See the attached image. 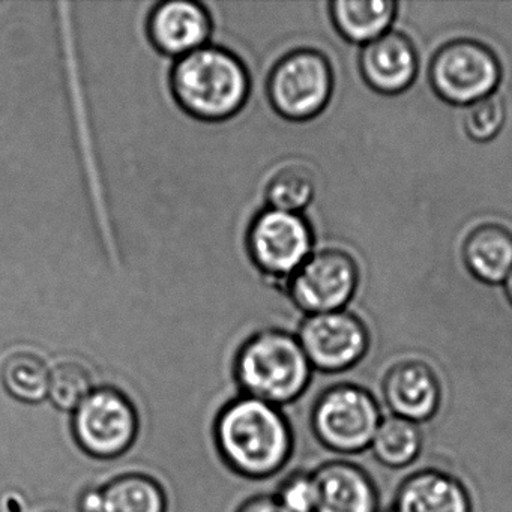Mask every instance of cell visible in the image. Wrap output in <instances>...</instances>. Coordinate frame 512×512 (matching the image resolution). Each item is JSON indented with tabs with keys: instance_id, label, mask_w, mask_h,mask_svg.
Segmentation results:
<instances>
[{
	"instance_id": "cell-1",
	"label": "cell",
	"mask_w": 512,
	"mask_h": 512,
	"mask_svg": "<svg viewBox=\"0 0 512 512\" xmlns=\"http://www.w3.org/2000/svg\"><path fill=\"white\" fill-rule=\"evenodd\" d=\"M215 442L227 466L251 479L274 478L289 466L295 451V434L283 407L244 394L221 410Z\"/></svg>"
},
{
	"instance_id": "cell-2",
	"label": "cell",
	"mask_w": 512,
	"mask_h": 512,
	"mask_svg": "<svg viewBox=\"0 0 512 512\" xmlns=\"http://www.w3.org/2000/svg\"><path fill=\"white\" fill-rule=\"evenodd\" d=\"M170 89L191 118L223 122L238 115L250 97V73L244 62L218 46H205L176 59Z\"/></svg>"
},
{
	"instance_id": "cell-3",
	"label": "cell",
	"mask_w": 512,
	"mask_h": 512,
	"mask_svg": "<svg viewBox=\"0 0 512 512\" xmlns=\"http://www.w3.org/2000/svg\"><path fill=\"white\" fill-rule=\"evenodd\" d=\"M314 370L298 337L287 329L265 326L239 347L235 379L242 394L287 407L307 394Z\"/></svg>"
},
{
	"instance_id": "cell-4",
	"label": "cell",
	"mask_w": 512,
	"mask_h": 512,
	"mask_svg": "<svg viewBox=\"0 0 512 512\" xmlns=\"http://www.w3.org/2000/svg\"><path fill=\"white\" fill-rule=\"evenodd\" d=\"M382 409L370 389L359 383L328 386L314 400L310 427L320 445L353 455L370 448L382 422Z\"/></svg>"
},
{
	"instance_id": "cell-5",
	"label": "cell",
	"mask_w": 512,
	"mask_h": 512,
	"mask_svg": "<svg viewBox=\"0 0 512 512\" xmlns=\"http://www.w3.org/2000/svg\"><path fill=\"white\" fill-rule=\"evenodd\" d=\"M334 91V73L323 53L298 49L272 67L266 94L272 109L292 122L316 118L328 106Z\"/></svg>"
},
{
	"instance_id": "cell-6",
	"label": "cell",
	"mask_w": 512,
	"mask_h": 512,
	"mask_svg": "<svg viewBox=\"0 0 512 512\" xmlns=\"http://www.w3.org/2000/svg\"><path fill=\"white\" fill-rule=\"evenodd\" d=\"M428 77L440 100L454 106H470L494 94L502 79V67L485 44L454 40L437 50Z\"/></svg>"
},
{
	"instance_id": "cell-7",
	"label": "cell",
	"mask_w": 512,
	"mask_h": 512,
	"mask_svg": "<svg viewBox=\"0 0 512 512\" xmlns=\"http://www.w3.org/2000/svg\"><path fill=\"white\" fill-rule=\"evenodd\" d=\"M74 439L97 460H113L136 440L139 418L131 401L110 386L95 388L71 413Z\"/></svg>"
},
{
	"instance_id": "cell-8",
	"label": "cell",
	"mask_w": 512,
	"mask_h": 512,
	"mask_svg": "<svg viewBox=\"0 0 512 512\" xmlns=\"http://www.w3.org/2000/svg\"><path fill=\"white\" fill-rule=\"evenodd\" d=\"M245 244L262 274L290 278L311 256L313 230L301 214L266 208L251 221Z\"/></svg>"
},
{
	"instance_id": "cell-9",
	"label": "cell",
	"mask_w": 512,
	"mask_h": 512,
	"mask_svg": "<svg viewBox=\"0 0 512 512\" xmlns=\"http://www.w3.org/2000/svg\"><path fill=\"white\" fill-rule=\"evenodd\" d=\"M296 337L313 370L322 374L352 370L370 349L367 326L343 310L305 317Z\"/></svg>"
},
{
	"instance_id": "cell-10",
	"label": "cell",
	"mask_w": 512,
	"mask_h": 512,
	"mask_svg": "<svg viewBox=\"0 0 512 512\" xmlns=\"http://www.w3.org/2000/svg\"><path fill=\"white\" fill-rule=\"evenodd\" d=\"M358 265L340 250L311 253L289 278L293 304L307 316L332 313L346 307L358 287Z\"/></svg>"
},
{
	"instance_id": "cell-11",
	"label": "cell",
	"mask_w": 512,
	"mask_h": 512,
	"mask_svg": "<svg viewBox=\"0 0 512 512\" xmlns=\"http://www.w3.org/2000/svg\"><path fill=\"white\" fill-rule=\"evenodd\" d=\"M380 392L391 415L418 425L431 421L442 404V383L424 359H400L392 364L383 376Z\"/></svg>"
},
{
	"instance_id": "cell-12",
	"label": "cell",
	"mask_w": 512,
	"mask_h": 512,
	"mask_svg": "<svg viewBox=\"0 0 512 512\" xmlns=\"http://www.w3.org/2000/svg\"><path fill=\"white\" fill-rule=\"evenodd\" d=\"M146 31L154 49L170 58L181 59L208 46L211 14L193 0H167L155 5Z\"/></svg>"
},
{
	"instance_id": "cell-13",
	"label": "cell",
	"mask_w": 512,
	"mask_h": 512,
	"mask_svg": "<svg viewBox=\"0 0 512 512\" xmlns=\"http://www.w3.org/2000/svg\"><path fill=\"white\" fill-rule=\"evenodd\" d=\"M359 70L373 91L383 95L401 94L415 82L418 53L409 37L389 31L362 47Z\"/></svg>"
},
{
	"instance_id": "cell-14",
	"label": "cell",
	"mask_w": 512,
	"mask_h": 512,
	"mask_svg": "<svg viewBox=\"0 0 512 512\" xmlns=\"http://www.w3.org/2000/svg\"><path fill=\"white\" fill-rule=\"evenodd\" d=\"M316 512H379L376 484L358 464L334 460L313 470Z\"/></svg>"
},
{
	"instance_id": "cell-15",
	"label": "cell",
	"mask_w": 512,
	"mask_h": 512,
	"mask_svg": "<svg viewBox=\"0 0 512 512\" xmlns=\"http://www.w3.org/2000/svg\"><path fill=\"white\" fill-rule=\"evenodd\" d=\"M394 505L395 512H472L460 479L433 467H421L403 479Z\"/></svg>"
},
{
	"instance_id": "cell-16",
	"label": "cell",
	"mask_w": 512,
	"mask_h": 512,
	"mask_svg": "<svg viewBox=\"0 0 512 512\" xmlns=\"http://www.w3.org/2000/svg\"><path fill=\"white\" fill-rule=\"evenodd\" d=\"M463 260L476 280L500 284L512 269V233L499 224H482L467 236Z\"/></svg>"
},
{
	"instance_id": "cell-17",
	"label": "cell",
	"mask_w": 512,
	"mask_h": 512,
	"mask_svg": "<svg viewBox=\"0 0 512 512\" xmlns=\"http://www.w3.org/2000/svg\"><path fill=\"white\" fill-rule=\"evenodd\" d=\"M397 7L392 0H335L329 14L344 40L365 46L389 32Z\"/></svg>"
},
{
	"instance_id": "cell-18",
	"label": "cell",
	"mask_w": 512,
	"mask_h": 512,
	"mask_svg": "<svg viewBox=\"0 0 512 512\" xmlns=\"http://www.w3.org/2000/svg\"><path fill=\"white\" fill-rule=\"evenodd\" d=\"M50 365L31 346L11 350L0 362V386L13 400L40 404L49 395Z\"/></svg>"
},
{
	"instance_id": "cell-19",
	"label": "cell",
	"mask_w": 512,
	"mask_h": 512,
	"mask_svg": "<svg viewBox=\"0 0 512 512\" xmlns=\"http://www.w3.org/2000/svg\"><path fill=\"white\" fill-rule=\"evenodd\" d=\"M422 442L421 425L389 415L380 422L370 448L380 464L400 470L418 461Z\"/></svg>"
},
{
	"instance_id": "cell-20",
	"label": "cell",
	"mask_w": 512,
	"mask_h": 512,
	"mask_svg": "<svg viewBox=\"0 0 512 512\" xmlns=\"http://www.w3.org/2000/svg\"><path fill=\"white\" fill-rule=\"evenodd\" d=\"M47 362L50 365L47 401L59 412L73 413L97 388L91 370L76 356H56Z\"/></svg>"
},
{
	"instance_id": "cell-21",
	"label": "cell",
	"mask_w": 512,
	"mask_h": 512,
	"mask_svg": "<svg viewBox=\"0 0 512 512\" xmlns=\"http://www.w3.org/2000/svg\"><path fill=\"white\" fill-rule=\"evenodd\" d=\"M316 194V179L302 164H286L272 173L266 182L265 197L268 208L301 214Z\"/></svg>"
},
{
	"instance_id": "cell-22",
	"label": "cell",
	"mask_w": 512,
	"mask_h": 512,
	"mask_svg": "<svg viewBox=\"0 0 512 512\" xmlns=\"http://www.w3.org/2000/svg\"><path fill=\"white\" fill-rule=\"evenodd\" d=\"M505 119V101L500 95L493 94L467 106L464 130L475 142H490L502 130Z\"/></svg>"
},
{
	"instance_id": "cell-23",
	"label": "cell",
	"mask_w": 512,
	"mask_h": 512,
	"mask_svg": "<svg viewBox=\"0 0 512 512\" xmlns=\"http://www.w3.org/2000/svg\"><path fill=\"white\" fill-rule=\"evenodd\" d=\"M274 497L287 512H316L319 496H317L313 472L290 467L289 472L278 485Z\"/></svg>"
},
{
	"instance_id": "cell-24",
	"label": "cell",
	"mask_w": 512,
	"mask_h": 512,
	"mask_svg": "<svg viewBox=\"0 0 512 512\" xmlns=\"http://www.w3.org/2000/svg\"><path fill=\"white\" fill-rule=\"evenodd\" d=\"M238 512H287L275 499L274 494H262L248 500Z\"/></svg>"
},
{
	"instance_id": "cell-25",
	"label": "cell",
	"mask_w": 512,
	"mask_h": 512,
	"mask_svg": "<svg viewBox=\"0 0 512 512\" xmlns=\"http://www.w3.org/2000/svg\"><path fill=\"white\" fill-rule=\"evenodd\" d=\"M503 284H505L506 298H508V301L511 302L512 305V269L511 272H509L508 277L503 281Z\"/></svg>"
},
{
	"instance_id": "cell-26",
	"label": "cell",
	"mask_w": 512,
	"mask_h": 512,
	"mask_svg": "<svg viewBox=\"0 0 512 512\" xmlns=\"http://www.w3.org/2000/svg\"><path fill=\"white\" fill-rule=\"evenodd\" d=\"M388 512H395V511H394V509H392V508H391V509H389V511H388Z\"/></svg>"
}]
</instances>
